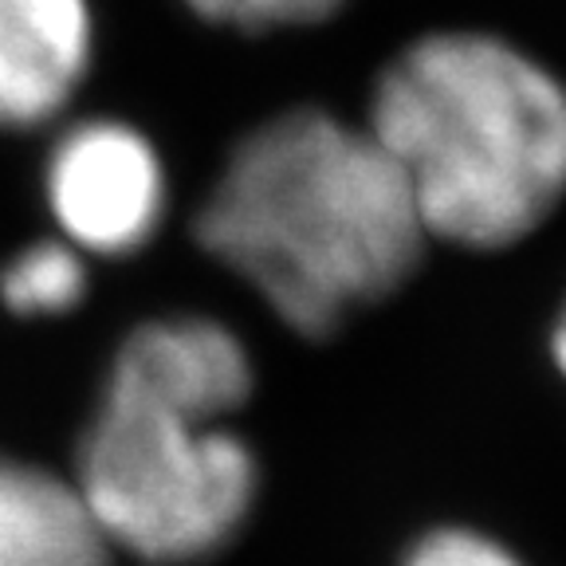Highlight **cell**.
Returning <instances> with one entry per match:
<instances>
[{"label": "cell", "instance_id": "obj_4", "mask_svg": "<svg viewBox=\"0 0 566 566\" xmlns=\"http://www.w3.org/2000/svg\"><path fill=\"white\" fill-rule=\"evenodd\" d=\"M44 193L71 248L134 256L166 221L169 186L146 134L118 118H87L55 138Z\"/></svg>", "mask_w": 566, "mask_h": 566}, {"label": "cell", "instance_id": "obj_7", "mask_svg": "<svg viewBox=\"0 0 566 566\" xmlns=\"http://www.w3.org/2000/svg\"><path fill=\"white\" fill-rule=\"evenodd\" d=\"M111 555L75 480L0 457V566H111Z\"/></svg>", "mask_w": 566, "mask_h": 566}, {"label": "cell", "instance_id": "obj_5", "mask_svg": "<svg viewBox=\"0 0 566 566\" xmlns=\"http://www.w3.org/2000/svg\"><path fill=\"white\" fill-rule=\"evenodd\" d=\"M256 386L244 343L205 315H166L134 327L115 350L103 394L232 417Z\"/></svg>", "mask_w": 566, "mask_h": 566}, {"label": "cell", "instance_id": "obj_11", "mask_svg": "<svg viewBox=\"0 0 566 566\" xmlns=\"http://www.w3.org/2000/svg\"><path fill=\"white\" fill-rule=\"evenodd\" d=\"M551 358H555V366L566 374V307L558 311L555 331H551Z\"/></svg>", "mask_w": 566, "mask_h": 566}, {"label": "cell", "instance_id": "obj_10", "mask_svg": "<svg viewBox=\"0 0 566 566\" xmlns=\"http://www.w3.org/2000/svg\"><path fill=\"white\" fill-rule=\"evenodd\" d=\"M401 566H523L504 543L488 539L472 527H437L424 531L409 547Z\"/></svg>", "mask_w": 566, "mask_h": 566}, {"label": "cell", "instance_id": "obj_6", "mask_svg": "<svg viewBox=\"0 0 566 566\" xmlns=\"http://www.w3.org/2000/svg\"><path fill=\"white\" fill-rule=\"evenodd\" d=\"M91 48L87 0H0V130L60 118L87 80Z\"/></svg>", "mask_w": 566, "mask_h": 566}, {"label": "cell", "instance_id": "obj_8", "mask_svg": "<svg viewBox=\"0 0 566 566\" xmlns=\"http://www.w3.org/2000/svg\"><path fill=\"white\" fill-rule=\"evenodd\" d=\"M87 295V264L67 240H40L20 248L0 272V300L12 315H67Z\"/></svg>", "mask_w": 566, "mask_h": 566}, {"label": "cell", "instance_id": "obj_9", "mask_svg": "<svg viewBox=\"0 0 566 566\" xmlns=\"http://www.w3.org/2000/svg\"><path fill=\"white\" fill-rule=\"evenodd\" d=\"M197 17L240 32H272V28L318 24L338 12L343 0H186Z\"/></svg>", "mask_w": 566, "mask_h": 566}, {"label": "cell", "instance_id": "obj_1", "mask_svg": "<svg viewBox=\"0 0 566 566\" xmlns=\"http://www.w3.org/2000/svg\"><path fill=\"white\" fill-rule=\"evenodd\" d=\"M193 229L303 338L335 335L398 292L429 240L378 138L315 106L240 138Z\"/></svg>", "mask_w": 566, "mask_h": 566}, {"label": "cell", "instance_id": "obj_2", "mask_svg": "<svg viewBox=\"0 0 566 566\" xmlns=\"http://www.w3.org/2000/svg\"><path fill=\"white\" fill-rule=\"evenodd\" d=\"M366 130L449 244L507 248L566 197V87L500 35L413 40L381 71Z\"/></svg>", "mask_w": 566, "mask_h": 566}, {"label": "cell", "instance_id": "obj_3", "mask_svg": "<svg viewBox=\"0 0 566 566\" xmlns=\"http://www.w3.org/2000/svg\"><path fill=\"white\" fill-rule=\"evenodd\" d=\"M75 488L115 551L146 566H197L244 531L260 469L221 417L103 394Z\"/></svg>", "mask_w": 566, "mask_h": 566}]
</instances>
